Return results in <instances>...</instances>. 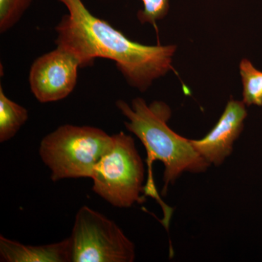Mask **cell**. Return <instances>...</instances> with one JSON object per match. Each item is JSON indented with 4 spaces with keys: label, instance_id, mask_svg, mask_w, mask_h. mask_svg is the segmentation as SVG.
Here are the masks:
<instances>
[{
    "label": "cell",
    "instance_id": "cell-1",
    "mask_svg": "<svg viewBox=\"0 0 262 262\" xmlns=\"http://www.w3.org/2000/svg\"><path fill=\"white\" fill-rule=\"evenodd\" d=\"M68 10L56 27L55 43L72 52L81 68L96 58L115 61L132 87L141 92L172 69L176 46H145L130 40L106 20L93 15L82 0H58Z\"/></svg>",
    "mask_w": 262,
    "mask_h": 262
},
{
    "label": "cell",
    "instance_id": "cell-2",
    "mask_svg": "<svg viewBox=\"0 0 262 262\" xmlns=\"http://www.w3.org/2000/svg\"><path fill=\"white\" fill-rule=\"evenodd\" d=\"M115 104L127 119L124 122L127 130L141 141L147 153L149 177L145 185L146 195L159 200L151 177L153 162H161L165 168L164 196L169 185L173 184L183 173H203L211 166L194 149L191 139L179 135L168 126L172 111L163 101H154L147 104L143 98H136L131 106L123 100H117Z\"/></svg>",
    "mask_w": 262,
    "mask_h": 262
},
{
    "label": "cell",
    "instance_id": "cell-3",
    "mask_svg": "<svg viewBox=\"0 0 262 262\" xmlns=\"http://www.w3.org/2000/svg\"><path fill=\"white\" fill-rule=\"evenodd\" d=\"M114 144L113 136L92 126L63 125L43 138L39 154L53 182L91 179L96 165Z\"/></svg>",
    "mask_w": 262,
    "mask_h": 262
},
{
    "label": "cell",
    "instance_id": "cell-4",
    "mask_svg": "<svg viewBox=\"0 0 262 262\" xmlns=\"http://www.w3.org/2000/svg\"><path fill=\"white\" fill-rule=\"evenodd\" d=\"M113 137V147L91 177L93 191L114 207L130 208L144 202L145 169L132 136L121 131Z\"/></svg>",
    "mask_w": 262,
    "mask_h": 262
},
{
    "label": "cell",
    "instance_id": "cell-5",
    "mask_svg": "<svg viewBox=\"0 0 262 262\" xmlns=\"http://www.w3.org/2000/svg\"><path fill=\"white\" fill-rule=\"evenodd\" d=\"M72 262H133L135 246L115 221L87 206L76 214Z\"/></svg>",
    "mask_w": 262,
    "mask_h": 262
},
{
    "label": "cell",
    "instance_id": "cell-6",
    "mask_svg": "<svg viewBox=\"0 0 262 262\" xmlns=\"http://www.w3.org/2000/svg\"><path fill=\"white\" fill-rule=\"evenodd\" d=\"M80 68V61L72 52L56 46L33 62L29 72L31 91L40 103L64 99L75 89Z\"/></svg>",
    "mask_w": 262,
    "mask_h": 262
},
{
    "label": "cell",
    "instance_id": "cell-7",
    "mask_svg": "<svg viewBox=\"0 0 262 262\" xmlns=\"http://www.w3.org/2000/svg\"><path fill=\"white\" fill-rule=\"evenodd\" d=\"M246 106L244 101L229 100L212 130L200 140L191 139L194 149L211 165L220 166L232 154L234 141L244 130Z\"/></svg>",
    "mask_w": 262,
    "mask_h": 262
},
{
    "label": "cell",
    "instance_id": "cell-8",
    "mask_svg": "<svg viewBox=\"0 0 262 262\" xmlns=\"http://www.w3.org/2000/svg\"><path fill=\"white\" fill-rule=\"evenodd\" d=\"M0 261L3 262H72L71 237L58 243L29 246L0 236Z\"/></svg>",
    "mask_w": 262,
    "mask_h": 262
},
{
    "label": "cell",
    "instance_id": "cell-9",
    "mask_svg": "<svg viewBox=\"0 0 262 262\" xmlns=\"http://www.w3.org/2000/svg\"><path fill=\"white\" fill-rule=\"evenodd\" d=\"M28 118V110L10 99L0 86V142L13 139Z\"/></svg>",
    "mask_w": 262,
    "mask_h": 262
},
{
    "label": "cell",
    "instance_id": "cell-10",
    "mask_svg": "<svg viewBox=\"0 0 262 262\" xmlns=\"http://www.w3.org/2000/svg\"><path fill=\"white\" fill-rule=\"evenodd\" d=\"M243 82V101L246 106H262V72L255 68L249 60L239 63Z\"/></svg>",
    "mask_w": 262,
    "mask_h": 262
},
{
    "label": "cell",
    "instance_id": "cell-11",
    "mask_svg": "<svg viewBox=\"0 0 262 262\" xmlns=\"http://www.w3.org/2000/svg\"><path fill=\"white\" fill-rule=\"evenodd\" d=\"M33 0H0V33L3 34L20 21Z\"/></svg>",
    "mask_w": 262,
    "mask_h": 262
},
{
    "label": "cell",
    "instance_id": "cell-12",
    "mask_svg": "<svg viewBox=\"0 0 262 262\" xmlns=\"http://www.w3.org/2000/svg\"><path fill=\"white\" fill-rule=\"evenodd\" d=\"M144 8L137 13L141 24L149 23L157 28V22L168 15L169 0H141Z\"/></svg>",
    "mask_w": 262,
    "mask_h": 262
}]
</instances>
